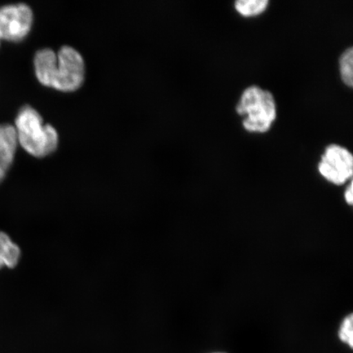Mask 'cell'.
I'll return each instance as SVG.
<instances>
[{"mask_svg":"<svg viewBox=\"0 0 353 353\" xmlns=\"http://www.w3.org/2000/svg\"><path fill=\"white\" fill-rule=\"evenodd\" d=\"M34 65L38 81L56 90L74 92L85 82V61L72 47H61L57 54L43 48L35 54Z\"/></svg>","mask_w":353,"mask_h":353,"instance_id":"cell-1","label":"cell"},{"mask_svg":"<svg viewBox=\"0 0 353 353\" xmlns=\"http://www.w3.org/2000/svg\"><path fill=\"white\" fill-rule=\"evenodd\" d=\"M14 128L17 143L34 157L50 156L59 147L57 130L50 125H44L41 114L29 105L20 109Z\"/></svg>","mask_w":353,"mask_h":353,"instance_id":"cell-2","label":"cell"},{"mask_svg":"<svg viewBox=\"0 0 353 353\" xmlns=\"http://www.w3.org/2000/svg\"><path fill=\"white\" fill-rule=\"evenodd\" d=\"M236 112L245 117V130L251 132H265L271 129L276 118V105L271 92L258 86H250L243 92Z\"/></svg>","mask_w":353,"mask_h":353,"instance_id":"cell-3","label":"cell"},{"mask_svg":"<svg viewBox=\"0 0 353 353\" xmlns=\"http://www.w3.org/2000/svg\"><path fill=\"white\" fill-rule=\"evenodd\" d=\"M33 12L26 3L0 7V43L19 42L28 37L33 25Z\"/></svg>","mask_w":353,"mask_h":353,"instance_id":"cell-4","label":"cell"},{"mask_svg":"<svg viewBox=\"0 0 353 353\" xmlns=\"http://www.w3.org/2000/svg\"><path fill=\"white\" fill-rule=\"evenodd\" d=\"M319 173L328 182L343 185L353 174V157L345 148L331 144L325 148L319 164Z\"/></svg>","mask_w":353,"mask_h":353,"instance_id":"cell-5","label":"cell"},{"mask_svg":"<svg viewBox=\"0 0 353 353\" xmlns=\"http://www.w3.org/2000/svg\"><path fill=\"white\" fill-rule=\"evenodd\" d=\"M17 145L14 126L10 123H0V183L6 178L14 161Z\"/></svg>","mask_w":353,"mask_h":353,"instance_id":"cell-6","label":"cell"},{"mask_svg":"<svg viewBox=\"0 0 353 353\" xmlns=\"http://www.w3.org/2000/svg\"><path fill=\"white\" fill-rule=\"evenodd\" d=\"M21 249L7 233L0 231V269L14 268L19 263Z\"/></svg>","mask_w":353,"mask_h":353,"instance_id":"cell-7","label":"cell"},{"mask_svg":"<svg viewBox=\"0 0 353 353\" xmlns=\"http://www.w3.org/2000/svg\"><path fill=\"white\" fill-rule=\"evenodd\" d=\"M268 4V0H239L235 3V8L242 16L254 17L266 10Z\"/></svg>","mask_w":353,"mask_h":353,"instance_id":"cell-8","label":"cell"},{"mask_svg":"<svg viewBox=\"0 0 353 353\" xmlns=\"http://www.w3.org/2000/svg\"><path fill=\"white\" fill-rule=\"evenodd\" d=\"M353 50L348 48L344 51L339 59V70L344 85L352 88L353 85Z\"/></svg>","mask_w":353,"mask_h":353,"instance_id":"cell-9","label":"cell"},{"mask_svg":"<svg viewBox=\"0 0 353 353\" xmlns=\"http://www.w3.org/2000/svg\"><path fill=\"white\" fill-rule=\"evenodd\" d=\"M339 341L352 350L353 347V319L352 314L345 317L342 321L338 332Z\"/></svg>","mask_w":353,"mask_h":353,"instance_id":"cell-10","label":"cell"},{"mask_svg":"<svg viewBox=\"0 0 353 353\" xmlns=\"http://www.w3.org/2000/svg\"><path fill=\"white\" fill-rule=\"evenodd\" d=\"M353 188H352V183L351 182L350 185H348L345 192H344V199H345V201L347 205H352L353 201Z\"/></svg>","mask_w":353,"mask_h":353,"instance_id":"cell-11","label":"cell"},{"mask_svg":"<svg viewBox=\"0 0 353 353\" xmlns=\"http://www.w3.org/2000/svg\"><path fill=\"white\" fill-rule=\"evenodd\" d=\"M210 353H226V352H210Z\"/></svg>","mask_w":353,"mask_h":353,"instance_id":"cell-12","label":"cell"}]
</instances>
